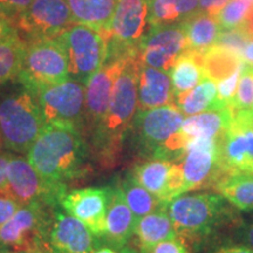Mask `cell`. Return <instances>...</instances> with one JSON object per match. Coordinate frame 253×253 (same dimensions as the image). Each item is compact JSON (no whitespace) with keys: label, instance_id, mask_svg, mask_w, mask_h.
Segmentation results:
<instances>
[{"label":"cell","instance_id":"cell-1","mask_svg":"<svg viewBox=\"0 0 253 253\" xmlns=\"http://www.w3.org/2000/svg\"><path fill=\"white\" fill-rule=\"evenodd\" d=\"M143 65L141 50L131 53L114 84L108 110L89 135L90 150L104 166L118 160L123 142L138 110V78Z\"/></svg>","mask_w":253,"mask_h":253},{"label":"cell","instance_id":"cell-2","mask_svg":"<svg viewBox=\"0 0 253 253\" xmlns=\"http://www.w3.org/2000/svg\"><path fill=\"white\" fill-rule=\"evenodd\" d=\"M89 153L84 135L77 129L45 125L27 160L46 181L67 185L89 171Z\"/></svg>","mask_w":253,"mask_h":253},{"label":"cell","instance_id":"cell-3","mask_svg":"<svg viewBox=\"0 0 253 253\" xmlns=\"http://www.w3.org/2000/svg\"><path fill=\"white\" fill-rule=\"evenodd\" d=\"M45 125L37 96L21 84L0 99V135L9 151L27 154Z\"/></svg>","mask_w":253,"mask_h":253},{"label":"cell","instance_id":"cell-4","mask_svg":"<svg viewBox=\"0 0 253 253\" xmlns=\"http://www.w3.org/2000/svg\"><path fill=\"white\" fill-rule=\"evenodd\" d=\"M167 212L182 238H203L232 217L220 194L178 196L166 204Z\"/></svg>","mask_w":253,"mask_h":253},{"label":"cell","instance_id":"cell-5","mask_svg":"<svg viewBox=\"0 0 253 253\" xmlns=\"http://www.w3.org/2000/svg\"><path fill=\"white\" fill-rule=\"evenodd\" d=\"M26 48L18 81L36 95L41 88L69 79L68 56L61 36L25 40Z\"/></svg>","mask_w":253,"mask_h":253},{"label":"cell","instance_id":"cell-6","mask_svg":"<svg viewBox=\"0 0 253 253\" xmlns=\"http://www.w3.org/2000/svg\"><path fill=\"white\" fill-rule=\"evenodd\" d=\"M183 121L184 114L176 104L137 110L128 134L142 156L164 160L168 142L181 130Z\"/></svg>","mask_w":253,"mask_h":253},{"label":"cell","instance_id":"cell-7","mask_svg":"<svg viewBox=\"0 0 253 253\" xmlns=\"http://www.w3.org/2000/svg\"><path fill=\"white\" fill-rule=\"evenodd\" d=\"M68 56L69 79L88 84L102 67L108 54V43L100 31L86 25L74 24L61 34Z\"/></svg>","mask_w":253,"mask_h":253},{"label":"cell","instance_id":"cell-8","mask_svg":"<svg viewBox=\"0 0 253 253\" xmlns=\"http://www.w3.org/2000/svg\"><path fill=\"white\" fill-rule=\"evenodd\" d=\"M55 207L34 202L21 208L0 226V245L12 251H40Z\"/></svg>","mask_w":253,"mask_h":253},{"label":"cell","instance_id":"cell-9","mask_svg":"<svg viewBox=\"0 0 253 253\" xmlns=\"http://www.w3.org/2000/svg\"><path fill=\"white\" fill-rule=\"evenodd\" d=\"M36 96L46 125L68 126L84 134L86 103L84 84L68 79L61 84L41 88Z\"/></svg>","mask_w":253,"mask_h":253},{"label":"cell","instance_id":"cell-10","mask_svg":"<svg viewBox=\"0 0 253 253\" xmlns=\"http://www.w3.org/2000/svg\"><path fill=\"white\" fill-rule=\"evenodd\" d=\"M151 28L149 0H119L110 23L107 43L108 54H126L140 49Z\"/></svg>","mask_w":253,"mask_h":253},{"label":"cell","instance_id":"cell-11","mask_svg":"<svg viewBox=\"0 0 253 253\" xmlns=\"http://www.w3.org/2000/svg\"><path fill=\"white\" fill-rule=\"evenodd\" d=\"M67 190V185L46 181L27 158L13 155L9 161L6 191L21 205L39 202L48 207H60V199Z\"/></svg>","mask_w":253,"mask_h":253},{"label":"cell","instance_id":"cell-12","mask_svg":"<svg viewBox=\"0 0 253 253\" xmlns=\"http://www.w3.org/2000/svg\"><path fill=\"white\" fill-rule=\"evenodd\" d=\"M181 158L182 195L191 190L214 185L224 173L220 161L219 138H192L186 143Z\"/></svg>","mask_w":253,"mask_h":253},{"label":"cell","instance_id":"cell-13","mask_svg":"<svg viewBox=\"0 0 253 253\" xmlns=\"http://www.w3.org/2000/svg\"><path fill=\"white\" fill-rule=\"evenodd\" d=\"M232 122L219 137L224 173L253 172V110H232Z\"/></svg>","mask_w":253,"mask_h":253},{"label":"cell","instance_id":"cell-14","mask_svg":"<svg viewBox=\"0 0 253 253\" xmlns=\"http://www.w3.org/2000/svg\"><path fill=\"white\" fill-rule=\"evenodd\" d=\"M74 24L66 0H33L15 20L24 40L59 37Z\"/></svg>","mask_w":253,"mask_h":253},{"label":"cell","instance_id":"cell-15","mask_svg":"<svg viewBox=\"0 0 253 253\" xmlns=\"http://www.w3.org/2000/svg\"><path fill=\"white\" fill-rule=\"evenodd\" d=\"M134 52L136 50L123 55L107 56L102 67L88 81L84 103V135L89 136L103 120L112 100L116 79L125 67L126 59Z\"/></svg>","mask_w":253,"mask_h":253},{"label":"cell","instance_id":"cell-16","mask_svg":"<svg viewBox=\"0 0 253 253\" xmlns=\"http://www.w3.org/2000/svg\"><path fill=\"white\" fill-rule=\"evenodd\" d=\"M100 239L82 221L60 207L53 209L42 253H93Z\"/></svg>","mask_w":253,"mask_h":253},{"label":"cell","instance_id":"cell-17","mask_svg":"<svg viewBox=\"0 0 253 253\" xmlns=\"http://www.w3.org/2000/svg\"><path fill=\"white\" fill-rule=\"evenodd\" d=\"M144 65L171 71L177 59L188 50V40L182 23L153 26L140 45Z\"/></svg>","mask_w":253,"mask_h":253},{"label":"cell","instance_id":"cell-18","mask_svg":"<svg viewBox=\"0 0 253 253\" xmlns=\"http://www.w3.org/2000/svg\"><path fill=\"white\" fill-rule=\"evenodd\" d=\"M109 190V186L67 190L60 199V208L69 216L82 221L101 239L106 231Z\"/></svg>","mask_w":253,"mask_h":253},{"label":"cell","instance_id":"cell-19","mask_svg":"<svg viewBox=\"0 0 253 253\" xmlns=\"http://www.w3.org/2000/svg\"><path fill=\"white\" fill-rule=\"evenodd\" d=\"M131 172L142 186L164 203L182 195L183 173L179 163L151 158L135 166Z\"/></svg>","mask_w":253,"mask_h":253},{"label":"cell","instance_id":"cell-20","mask_svg":"<svg viewBox=\"0 0 253 253\" xmlns=\"http://www.w3.org/2000/svg\"><path fill=\"white\" fill-rule=\"evenodd\" d=\"M109 202L106 216V231L101 238L103 244L112 248L125 250L134 237L136 221L134 213L126 203L125 195L118 181L109 186Z\"/></svg>","mask_w":253,"mask_h":253},{"label":"cell","instance_id":"cell-21","mask_svg":"<svg viewBox=\"0 0 253 253\" xmlns=\"http://www.w3.org/2000/svg\"><path fill=\"white\" fill-rule=\"evenodd\" d=\"M176 104L169 72L142 65L138 78V110Z\"/></svg>","mask_w":253,"mask_h":253},{"label":"cell","instance_id":"cell-22","mask_svg":"<svg viewBox=\"0 0 253 253\" xmlns=\"http://www.w3.org/2000/svg\"><path fill=\"white\" fill-rule=\"evenodd\" d=\"M232 118V109L230 107H219L188 116L183 121L178 135L185 145L196 137L219 138L229 128Z\"/></svg>","mask_w":253,"mask_h":253},{"label":"cell","instance_id":"cell-23","mask_svg":"<svg viewBox=\"0 0 253 253\" xmlns=\"http://www.w3.org/2000/svg\"><path fill=\"white\" fill-rule=\"evenodd\" d=\"M134 236L138 253H150L158 243L176 238L178 233L164 205L137 221Z\"/></svg>","mask_w":253,"mask_h":253},{"label":"cell","instance_id":"cell-24","mask_svg":"<svg viewBox=\"0 0 253 253\" xmlns=\"http://www.w3.org/2000/svg\"><path fill=\"white\" fill-rule=\"evenodd\" d=\"M75 24L100 31L107 39L119 0H66Z\"/></svg>","mask_w":253,"mask_h":253},{"label":"cell","instance_id":"cell-25","mask_svg":"<svg viewBox=\"0 0 253 253\" xmlns=\"http://www.w3.org/2000/svg\"><path fill=\"white\" fill-rule=\"evenodd\" d=\"M182 24L188 40V50L204 54L217 43L221 28L213 15L201 11Z\"/></svg>","mask_w":253,"mask_h":253},{"label":"cell","instance_id":"cell-26","mask_svg":"<svg viewBox=\"0 0 253 253\" xmlns=\"http://www.w3.org/2000/svg\"><path fill=\"white\" fill-rule=\"evenodd\" d=\"M213 186L238 210L253 211V172L223 173Z\"/></svg>","mask_w":253,"mask_h":253},{"label":"cell","instance_id":"cell-27","mask_svg":"<svg viewBox=\"0 0 253 253\" xmlns=\"http://www.w3.org/2000/svg\"><path fill=\"white\" fill-rule=\"evenodd\" d=\"M172 82L175 100L197 86L205 78L203 69V54L186 50L177 59L169 72Z\"/></svg>","mask_w":253,"mask_h":253},{"label":"cell","instance_id":"cell-28","mask_svg":"<svg viewBox=\"0 0 253 253\" xmlns=\"http://www.w3.org/2000/svg\"><path fill=\"white\" fill-rule=\"evenodd\" d=\"M118 183L125 195L126 203L134 213L136 221L167 204L142 186L132 175L131 170L119 178Z\"/></svg>","mask_w":253,"mask_h":253},{"label":"cell","instance_id":"cell-29","mask_svg":"<svg viewBox=\"0 0 253 253\" xmlns=\"http://www.w3.org/2000/svg\"><path fill=\"white\" fill-rule=\"evenodd\" d=\"M198 12L199 0H149L151 26L183 23Z\"/></svg>","mask_w":253,"mask_h":253},{"label":"cell","instance_id":"cell-30","mask_svg":"<svg viewBox=\"0 0 253 253\" xmlns=\"http://www.w3.org/2000/svg\"><path fill=\"white\" fill-rule=\"evenodd\" d=\"M175 103L186 116H192L219 107H227L221 104L218 100L216 82L207 77L194 89L177 97Z\"/></svg>","mask_w":253,"mask_h":253},{"label":"cell","instance_id":"cell-31","mask_svg":"<svg viewBox=\"0 0 253 253\" xmlns=\"http://www.w3.org/2000/svg\"><path fill=\"white\" fill-rule=\"evenodd\" d=\"M244 60L238 53L218 45L209 48L203 54L205 77L218 82L224 80L242 67Z\"/></svg>","mask_w":253,"mask_h":253},{"label":"cell","instance_id":"cell-32","mask_svg":"<svg viewBox=\"0 0 253 253\" xmlns=\"http://www.w3.org/2000/svg\"><path fill=\"white\" fill-rule=\"evenodd\" d=\"M26 42L20 34L0 41V84L17 79L20 73Z\"/></svg>","mask_w":253,"mask_h":253},{"label":"cell","instance_id":"cell-33","mask_svg":"<svg viewBox=\"0 0 253 253\" xmlns=\"http://www.w3.org/2000/svg\"><path fill=\"white\" fill-rule=\"evenodd\" d=\"M252 2L248 0H230L216 15L221 30H230L243 26Z\"/></svg>","mask_w":253,"mask_h":253},{"label":"cell","instance_id":"cell-34","mask_svg":"<svg viewBox=\"0 0 253 253\" xmlns=\"http://www.w3.org/2000/svg\"><path fill=\"white\" fill-rule=\"evenodd\" d=\"M230 108L232 110H253V66L246 62L242 67L236 96Z\"/></svg>","mask_w":253,"mask_h":253},{"label":"cell","instance_id":"cell-35","mask_svg":"<svg viewBox=\"0 0 253 253\" xmlns=\"http://www.w3.org/2000/svg\"><path fill=\"white\" fill-rule=\"evenodd\" d=\"M252 39L246 32L244 26L230 28V30H221L218 37L216 45L225 47V48L233 50L243 56L245 47L251 42Z\"/></svg>","mask_w":253,"mask_h":253},{"label":"cell","instance_id":"cell-36","mask_svg":"<svg viewBox=\"0 0 253 253\" xmlns=\"http://www.w3.org/2000/svg\"><path fill=\"white\" fill-rule=\"evenodd\" d=\"M244 65V63H243ZM243 67V66H242ZM242 67L238 71H236L230 77H227L224 80L219 81L217 84V90H218V100L224 106L230 107L235 99L237 93V87H238L240 72H242Z\"/></svg>","mask_w":253,"mask_h":253},{"label":"cell","instance_id":"cell-37","mask_svg":"<svg viewBox=\"0 0 253 253\" xmlns=\"http://www.w3.org/2000/svg\"><path fill=\"white\" fill-rule=\"evenodd\" d=\"M21 208V204L17 199H14L7 191H0V226L8 219H11L12 216L17 212Z\"/></svg>","mask_w":253,"mask_h":253},{"label":"cell","instance_id":"cell-38","mask_svg":"<svg viewBox=\"0 0 253 253\" xmlns=\"http://www.w3.org/2000/svg\"><path fill=\"white\" fill-rule=\"evenodd\" d=\"M150 253H190L189 248L186 246L184 239L181 236L176 238L163 240L158 243Z\"/></svg>","mask_w":253,"mask_h":253},{"label":"cell","instance_id":"cell-39","mask_svg":"<svg viewBox=\"0 0 253 253\" xmlns=\"http://www.w3.org/2000/svg\"><path fill=\"white\" fill-rule=\"evenodd\" d=\"M33 0H0V9L5 12L9 18L13 19L14 23Z\"/></svg>","mask_w":253,"mask_h":253},{"label":"cell","instance_id":"cell-40","mask_svg":"<svg viewBox=\"0 0 253 253\" xmlns=\"http://www.w3.org/2000/svg\"><path fill=\"white\" fill-rule=\"evenodd\" d=\"M19 34L13 19H11L2 9H0V41Z\"/></svg>","mask_w":253,"mask_h":253},{"label":"cell","instance_id":"cell-41","mask_svg":"<svg viewBox=\"0 0 253 253\" xmlns=\"http://www.w3.org/2000/svg\"><path fill=\"white\" fill-rule=\"evenodd\" d=\"M229 1L230 0H199V7L202 12L216 17Z\"/></svg>","mask_w":253,"mask_h":253},{"label":"cell","instance_id":"cell-42","mask_svg":"<svg viewBox=\"0 0 253 253\" xmlns=\"http://www.w3.org/2000/svg\"><path fill=\"white\" fill-rule=\"evenodd\" d=\"M237 239L253 249V220L243 223L237 231Z\"/></svg>","mask_w":253,"mask_h":253},{"label":"cell","instance_id":"cell-43","mask_svg":"<svg viewBox=\"0 0 253 253\" xmlns=\"http://www.w3.org/2000/svg\"><path fill=\"white\" fill-rule=\"evenodd\" d=\"M13 154L0 153V191L7 189V168Z\"/></svg>","mask_w":253,"mask_h":253},{"label":"cell","instance_id":"cell-44","mask_svg":"<svg viewBox=\"0 0 253 253\" xmlns=\"http://www.w3.org/2000/svg\"><path fill=\"white\" fill-rule=\"evenodd\" d=\"M214 253H253V249L248 245H229L218 249Z\"/></svg>","mask_w":253,"mask_h":253},{"label":"cell","instance_id":"cell-45","mask_svg":"<svg viewBox=\"0 0 253 253\" xmlns=\"http://www.w3.org/2000/svg\"><path fill=\"white\" fill-rule=\"evenodd\" d=\"M243 26H244L246 32L249 33V36L251 37V39L253 40V4L251 6V8H250L248 15H246L245 23Z\"/></svg>","mask_w":253,"mask_h":253},{"label":"cell","instance_id":"cell-46","mask_svg":"<svg viewBox=\"0 0 253 253\" xmlns=\"http://www.w3.org/2000/svg\"><path fill=\"white\" fill-rule=\"evenodd\" d=\"M243 60L244 62L253 66V40L245 47L244 52H243Z\"/></svg>","mask_w":253,"mask_h":253},{"label":"cell","instance_id":"cell-47","mask_svg":"<svg viewBox=\"0 0 253 253\" xmlns=\"http://www.w3.org/2000/svg\"><path fill=\"white\" fill-rule=\"evenodd\" d=\"M93 253H122L119 252V250L112 248V246L107 245V244H100L95 248Z\"/></svg>","mask_w":253,"mask_h":253},{"label":"cell","instance_id":"cell-48","mask_svg":"<svg viewBox=\"0 0 253 253\" xmlns=\"http://www.w3.org/2000/svg\"><path fill=\"white\" fill-rule=\"evenodd\" d=\"M0 253H14V251H12V250L4 248V246L0 245Z\"/></svg>","mask_w":253,"mask_h":253},{"label":"cell","instance_id":"cell-49","mask_svg":"<svg viewBox=\"0 0 253 253\" xmlns=\"http://www.w3.org/2000/svg\"><path fill=\"white\" fill-rule=\"evenodd\" d=\"M14 253H42V252H40V251H18Z\"/></svg>","mask_w":253,"mask_h":253},{"label":"cell","instance_id":"cell-50","mask_svg":"<svg viewBox=\"0 0 253 253\" xmlns=\"http://www.w3.org/2000/svg\"><path fill=\"white\" fill-rule=\"evenodd\" d=\"M2 145H4V142H2L1 135H0V153H1V148H2Z\"/></svg>","mask_w":253,"mask_h":253},{"label":"cell","instance_id":"cell-51","mask_svg":"<svg viewBox=\"0 0 253 253\" xmlns=\"http://www.w3.org/2000/svg\"><path fill=\"white\" fill-rule=\"evenodd\" d=\"M248 1H250V2H252V4H253V0H248Z\"/></svg>","mask_w":253,"mask_h":253}]
</instances>
